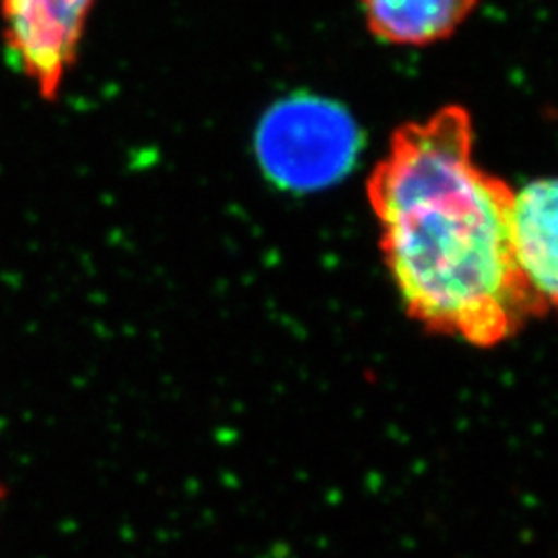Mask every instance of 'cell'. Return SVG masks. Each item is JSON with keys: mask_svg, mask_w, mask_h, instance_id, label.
Listing matches in <instances>:
<instances>
[{"mask_svg": "<svg viewBox=\"0 0 558 558\" xmlns=\"http://www.w3.org/2000/svg\"><path fill=\"white\" fill-rule=\"evenodd\" d=\"M513 189L474 158L468 110L399 126L368 180L380 251L412 319L495 348L532 317L509 253Z\"/></svg>", "mask_w": 558, "mask_h": 558, "instance_id": "cell-1", "label": "cell"}, {"mask_svg": "<svg viewBox=\"0 0 558 558\" xmlns=\"http://www.w3.org/2000/svg\"><path fill=\"white\" fill-rule=\"evenodd\" d=\"M359 124L339 104L292 96L260 120L257 158L267 179L288 191H319L345 177L359 158Z\"/></svg>", "mask_w": 558, "mask_h": 558, "instance_id": "cell-2", "label": "cell"}, {"mask_svg": "<svg viewBox=\"0 0 558 558\" xmlns=\"http://www.w3.org/2000/svg\"><path fill=\"white\" fill-rule=\"evenodd\" d=\"M96 0H0L2 38L13 66L44 101H54L77 62Z\"/></svg>", "mask_w": 558, "mask_h": 558, "instance_id": "cell-3", "label": "cell"}, {"mask_svg": "<svg viewBox=\"0 0 558 558\" xmlns=\"http://www.w3.org/2000/svg\"><path fill=\"white\" fill-rule=\"evenodd\" d=\"M557 184L527 182L511 193L509 253L532 315L557 302Z\"/></svg>", "mask_w": 558, "mask_h": 558, "instance_id": "cell-4", "label": "cell"}, {"mask_svg": "<svg viewBox=\"0 0 558 558\" xmlns=\"http://www.w3.org/2000/svg\"><path fill=\"white\" fill-rule=\"evenodd\" d=\"M362 7L379 40L424 46L449 38L476 0H362Z\"/></svg>", "mask_w": 558, "mask_h": 558, "instance_id": "cell-5", "label": "cell"}, {"mask_svg": "<svg viewBox=\"0 0 558 558\" xmlns=\"http://www.w3.org/2000/svg\"><path fill=\"white\" fill-rule=\"evenodd\" d=\"M4 495H7V490H4V486L0 484V500L4 499Z\"/></svg>", "mask_w": 558, "mask_h": 558, "instance_id": "cell-6", "label": "cell"}]
</instances>
